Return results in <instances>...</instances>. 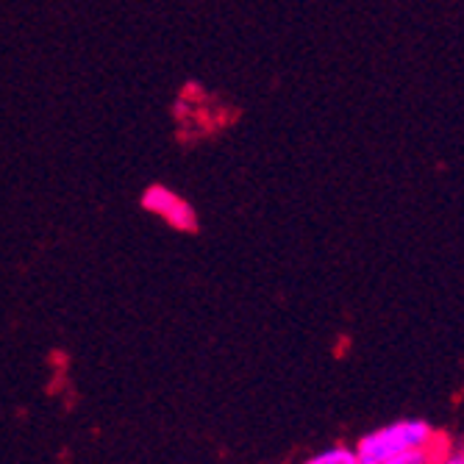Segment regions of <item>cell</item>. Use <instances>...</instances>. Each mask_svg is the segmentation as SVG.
<instances>
[{"label": "cell", "instance_id": "1", "mask_svg": "<svg viewBox=\"0 0 464 464\" xmlns=\"http://www.w3.org/2000/svg\"><path fill=\"white\" fill-rule=\"evenodd\" d=\"M440 445L437 429L423 417H406V420H392V423L364 434L356 442V456L359 464H384L387 459L414 450V448H434Z\"/></svg>", "mask_w": 464, "mask_h": 464}, {"label": "cell", "instance_id": "2", "mask_svg": "<svg viewBox=\"0 0 464 464\" xmlns=\"http://www.w3.org/2000/svg\"><path fill=\"white\" fill-rule=\"evenodd\" d=\"M304 464H359V456L351 445H331L325 450L312 453Z\"/></svg>", "mask_w": 464, "mask_h": 464}, {"label": "cell", "instance_id": "3", "mask_svg": "<svg viewBox=\"0 0 464 464\" xmlns=\"http://www.w3.org/2000/svg\"><path fill=\"white\" fill-rule=\"evenodd\" d=\"M442 453V445L434 448H414V450H403L392 459H387L384 464H434V459Z\"/></svg>", "mask_w": 464, "mask_h": 464}, {"label": "cell", "instance_id": "4", "mask_svg": "<svg viewBox=\"0 0 464 464\" xmlns=\"http://www.w3.org/2000/svg\"><path fill=\"white\" fill-rule=\"evenodd\" d=\"M434 464H464V448H459V450H442L434 459Z\"/></svg>", "mask_w": 464, "mask_h": 464}]
</instances>
